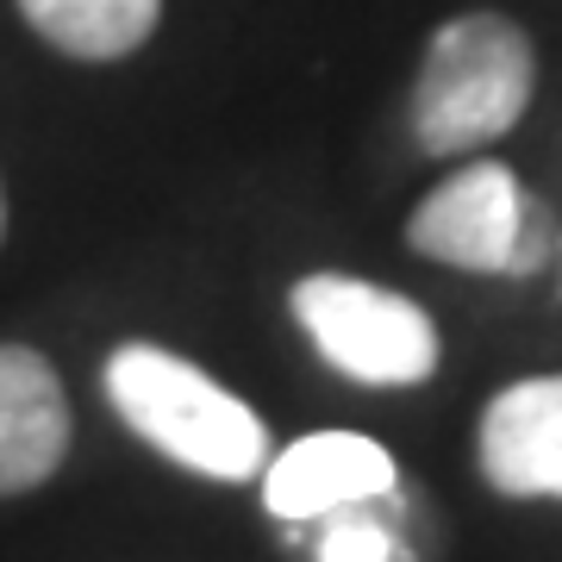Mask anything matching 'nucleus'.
Masks as SVG:
<instances>
[{"label":"nucleus","mask_w":562,"mask_h":562,"mask_svg":"<svg viewBox=\"0 0 562 562\" xmlns=\"http://www.w3.org/2000/svg\"><path fill=\"white\" fill-rule=\"evenodd\" d=\"M525 188L506 162H469L457 176L431 188L406 225V244L425 250L431 262L475 269V276H506L519 250Z\"/></svg>","instance_id":"4"},{"label":"nucleus","mask_w":562,"mask_h":562,"mask_svg":"<svg viewBox=\"0 0 562 562\" xmlns=\"http://www.w3.org/2000/svg\"><path fill=\"white\" fill-rule=\"evenodd\" d=\"M63 457H69V401L57 369L25 344H0V501L44 487Z\"/></svg>","instance_id":"7"},{"label":"nucleus","mask_w":562,"mask_h":562,"mask_svg":"<svg viewBox=\"0 0 562 562\" xmlns=\"http://www.w3.org/2000/svg\"><path fill=\"white\" fill-rule=\"evenodd\" d=\"M538 88V57L531 38L506 13H457L443 25L431 50L419 63L413 81V138L431 157H462V150H482L501 132L519 125V113L531 106Z\"/></svg>","instance_id":"2"},{"label":"nucleus","mask_w":562,"mask_h":562,"mask_svg":"<svg viewBox=\"0 0 562 562\" xmlns=\"http://www.w3.org/2000/svg\"><path fill=\"white\" fill-rule=\"evenodd\" d=\"M0 238H7V194H0Z\"/></svg>","instance_id":"11"},{"label":"nucleus","mask_w":562,"mask_h":562,"mask_svg":"<svg viewBox=\"0 0 562 562\" xmlns=\"http://www.w3.org/2000/svg\"><path fill=\"white\" fill-rule=\"evenodd\" d=\"M394 494V457L357 431H313L262 462V506L276 519H331L344 506H369Z\"/></svg>","instance_id":"5"},{"label":"nucleus","mask_w":562,"mask_h":562,"mask_svg":"<svg viewBox=\"0 0 562 562\" xmlns=\"http://www.w3.org/2000/svg\"><path fill=\"white\" fill-rule=\"evenodd\" d=\"M482 475L513 501H562V375H531L487 401Z\"/></svg>","instance_id":"6"},{"label":"nucleus","mask_w":562,"mask_h":562,"mask_svg":"<svg viewBox=\"0 0 562 562\" xmlns=\"http://www.w3.org/2000/svg\"><path fill=\"white\" fill-rule=\"evenodd\" d=\"M319 562H401V543H394V531H387L382 519L344 506V513H331V525H325Z\"/></svg>","instance_id":"9"},{"label":"nucleus","mask_w":562,"mask_h":562,"mask_svg":"<svg viewBox=\"0 0 562 562\" xmlns=\"http://www.w3.org/2000/svg\"><path fill=\"white\" fill-rule=\"evenodd\" d=\"M20 13L44 44H57L63 57L113 63V57H132L157 32L162 0H20Z\"/></svg>","instance_id":"8"},{"label":"nucleus","mask_w":562,"mask_h":562,"mask_svg":"<svg viewBox=\"0 0 562 562\" xmlns=\"http://www.w3.org/2000/svg\"><path fill=\"white\" fill-rule=\"evenodd\" d=\"M550 238H557V220L538 194H525V220H519V250H513V269L506 276H538L543 257H550Z\"/></svg>","instance_id":"10"},{"label":"nucleus","mask_w":562,"mask_h":562,"mask_svg":"<svg viewBox=\"0 0 562 562\" xmlns=\"http://www.w3.org/2000/svg\"><path fill=\"white\" fill-rule=\"evenodd\" d=\"M294 319L319 357L362 387H413L438 369V325L419 306L357 276L294 281Z\"/></svg>","instance_id":"3"},{"label":"nucleus","mask_w":562,"mask_h":562,"mask_svg":"<svg viewBox=\"0 0 562 562\" xmlns=\"http://www.w3.org/2000/svg\"><path fill=\"white\" fill-rule=\"evenodd\" d=\"M106 401L150 450L206 482H250L269 462L262 419L176 350L120 344L106 357Z\"/></svg>","instance_id":"1"}]
</instances>
